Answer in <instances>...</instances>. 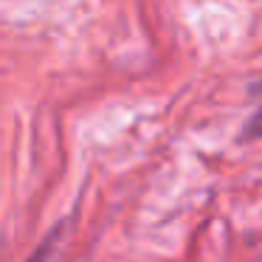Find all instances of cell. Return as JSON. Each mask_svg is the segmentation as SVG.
I'll return each instance as SVG.
<instances>
[{"instance_id": "6da1fadb", "label": "cell", "mask_w": 262, "mask_h": 262, "mask_svg": "<svg viewBox=\"0 0 262 262\" xmlns=\"http://www.w3.org/2000/svg\"><path fill=\"white\" fill-rule=\"evenodd\" d=\"M245 138H262V107L251 116V121L245 124Z\"/></svg>"}, {"instance_id": "7a4b0ae2", "label": "cell", "mask_w": 262, "mask_h": 262, "mask_svg": "<svg viewBox=\"0 0 262 262\" xmlns=\"http://www.w3.org/2000/svg\"><path fill=\"white\" fill-rule=\"evenodd\" d=\"M57 237H59V231H54V234H51V237H48V239H46V243H42V245H40V248H37V251H34V256H31V259H29V262H42V259H46V256H48V251H51V245H54V239H57Z\"/></svg>"}]
</instances>
